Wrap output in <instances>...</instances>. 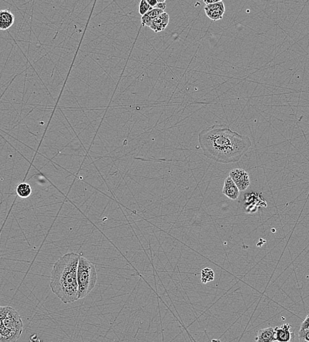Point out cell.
Listing matches in <instances>:
<instances>
[{
    "label": "cell",
    "instance_id": "obj_1",
    "mask_svg": "<svg viewBox=\"0 0 309 342\" xmlns=\"http://www.w3.org/2000/svg\"><path fill=\"white\" fill-rule=\"evenodd\" d=\"M198 140L206 157L223 164L240 161L252 145L250 138L232 131L226 125H214L203 130Z\"/></svg>",
    "mask_w": 309,
    "mask_h": 342
},
{
    "label": "cell",
    "instance_id": "obj_2",
    "mask_svg": "<svg viewBox=\"0 0 309 342\" xmlns=\"http://www.w3.org/2000/svg\"><path fill=\"white\" fill-rule=\"evenodd\" d=\"M80 257L75 253L65 254L55 262L52 269L50 287L63 303L78 300L77 269Z\"/></svg>",
    "mask_w": 309,
    "mask_h": 342
},
{
    "label": "cell",
    "instance_id": "obj_3",
    "mask_svg": "<svg viewBox=\"0 0 309 342\" xmlns=\"http://www.w3.org/2000/svg\"><path fill=\"white\" fill-rule=\"evenodd\" d=\"M98 273L95 265L84 257H80L77 269L78 299H83L96 287Z\"/></svg>",
    "mask_w": 309,
    "mask_h": 342
},
{
    "label": "cell",
    "instance_id": "obj_4",
    "mask_svg": "<svg viewBox=\"0 0 309 342\" xmlns=\"http://www.w3.org/2000/svg\"><path fill=\"white\" fill-rule=\"evenodd\" d=\"M3 326L5 329L23 333V324L21 316L12 307L3 320Z\"/></svg>",
    "mask_w": 309,
    "mask_h": 342
},
{
    "label": "cell",
    "instance_id": "obj_5",
    "mask_svg": "<svg viewBox=\"0 0 309 342\" xmlns=\"http://www.w3.org/2000/svg\"><path fill=\"white\" fill-rule=\"evenodd\" d=\"M229 177L231 178L239 191L243 192L248 189L250 185V176L248 172L242 169H236L230 172Z\"/></svg>",
    "mask_w": 309,
    "mask_h": 342
},
{
    "label": "cell",
    "instance_id": "obj_6",
    "mask_svg": "<svg viewBox=\"0 0 309 342\" xmlns=\"http://www.w3.org/2000/svg\"><path fill=\"white\" fill-rule=\"evenodd\" d=\"M206 15L213 21H219L223 18L225 13V6L224 2L219 1L215 3L206 5L204 7Z\"/></svg>",
    "mask_w": 309,
    "mask_h": 342
},
{
    "label": "cell",
    "instance_id": "obj_7",
    "mask_svg": "<svg viewBox=\"0 0 309 342\" xmlns=\"http://www.w3.org/2000/svg\"><path fill=\"white\" fill-rule=\"evenodd\" d=\"M290 324H284L280 327L275 328V339L279 342H292L294 334L290 332Z\"/></svg>",
    "mask_w": 309,
    "mask_h": 342
},
{
    "label": "cell",
    "instance_id": "obj_8",
    "mask_svg": "<svg viewBox=\"0 0 309 342\" xmlns=\"http://www.w3.org/2000/svg\"><path fill=\"white\" fill-rule=\"evenodd\" d=\"M222 194L232 200H236L240 196V191L229 176L224 181Z\"/></svg>",
    "mask_w": 309,
    "mask_h": 342
},
{
    "label": "cell",
    "instance_id": "obj_9",
    "mask_svg": "<svg viewBox=\"0 0 309 342\" xmlns=\"http://www.w3.org/2000/svg\"><path fill=\"white\" fill-rule=\"evenodd\" d=\"M169 20L170 17L168 14L164 12L161 15L154 20L150 28L156 33L163 31L169 23Z\"/></svg>",
    "mask_w": 309,
    "mask_h": 342
},
{
    "label": "cell",
    "instance_id": "obj_10",
    "mask_svg": "<svg viewBox=\"0 0 309 342\" xmlns=\"http://www.w3.org/2000/svg\"><path fill=\"white\" fill-rule=\"evenodd\" d=\"M15 22V16L9 10L0 11V31H7L13 26Z\"/></svg>",
    "mask_w": 309,
    "mask_h": 342
},
{
    "label": "cell",
    "instance_id": "obj_11",
    "mask_svg": "<svg viewBox=\"0 0 309 342\" xmlns=\"http://www.w3.org/2000/svg\"><path fill=\"white\" fill-rule=\"evenodd\" d=\"M256 342H272L275 339L274 329L272 327L266 328L258 331L256 339Z\"/></svg>",
    "mask_w": 309,
    "mask_h": 342
},
{
    "label": "cell",
    "instance_id": "obj_12",
    "mask_svg": "<svg viewBox=\"0 0 309 342\" xmlns=\"http://www.w3.org/2000/svg\"><path fill=\"white\" fill-rule=\"evenodd\" d=\"M164 11L161 9H157V8H152L151 10H150L147 13L145 14L144 16L142 17V25L144 27H150V25L154 21V20L155 19L156 17L158 16L161 15L162 13H164Z\"/></svg>",
    "mask_w": 309,
    "mask_h": 342
},
{
    "label": "cell",
    "instance_id": "obj_13",
    "mask_svg": "<svg viewBox=\"0 0 309 342\" xmlns=\"http://www.w3.org/2000/svg\"><path fill=\"white\" fill-rule=\"evenodd\" d=\"M16 193L19 197L25 199L31 196L32 192V188L29 183H21L16 187Z\"/></svg>",
    "mask_w": 309,
    "mask_h": 342
},
{
    "label": "cell",
    "instance_id": "obj_14",
    "mask_svg": "<svg viewBox=\"0 0 309 342\" xmlns=\"http://www.w3.org/2000/svg\"><path fill=\"white\" fill-rule=\"evenodd\" d=\"M214 278V271L209 268H205L202 271V278L201 281L204 284L209 283V282L213 281Z\"/></svg>",
    "mask_w": 309,
    "mask_h": 342
},
{
    "label": "cell",
    "instance_id": "obj_15",
    "mask_svg": "<svg viewBox=\"0 0 309 342\" xmlns=\"http://www.w3.org/2000/svg\"><path fill=\"white\" fill-rule=\"evenodd\" d=\"M152 7L148 3L146 0H141L140 1L139 5H138V11L142 16H144L150 10H151Z\"/></svg>",
    "mask_w": 309,
    "mask_h": 342
},
{
    "label": "cell",
    "instance_id": "obj_16",
    "mask_svg": "<svg viewBox=\"0 0 309 342\" xmlns=\"http://www.w3.org/2000/svg\"><path fill=\"white\" fill-rule=\"evenodd\" d=\"M10 306H0V328L3 326V320L9 312Z\"/></svg>",
    "mask_w": 309,
    "mask_h": 342
},
{
    "label": "cell",
    "instance_id": "obj_17",
    "mask_svg": "<svg viewBox=\"0 0 309 342\" xmlns=\"http://www.w3.org/2000/svg\"><path fill=\"white\" fill-rule=\"evenodd\" d=\"M299 339L300 342H309V329L300 330L299 332Z\"/></svg>",
    "mask_w": 309,
    "mask_h": 342
},
{
    "label": "cell",
    "instance_id": "obj_18",
    "mask_svg": "<svg viewBox=\"0 0 309 342\" xmlns=\"http://www.w3.org/2000/svg\"><path fill=\"white\" fill-rule=\"evenodd\" d=\"M309 329V314L307 316L306 319L303 322L302 325H301L300 330H306Z\"/></svg>",
    "mask_w": 309,
    "mask_h": 342
},
{
    "label": "cell",
    "instance_id": "obj_19",
    "mask_svg": "<svg viewBox=\"0 0 309 342\" xmlns=\"http://www.w3.org/2000/svg\"><path fill=\"white\" fill-rule=\"evenodd\" d=\"M166 3H157L154 8H157V9H161L162 11H164V10L166 9Z\"/></svg>",
    "mask_w": 309,
    "mask_h": 342
},
{
    "label": "cell",
    "instance_id": "obj_20",
    "mask_svg": "<svg viewBox=\"0 0 309 342\" xmlns=\"http://www.w3.org/2000/svg\"><path fill=\"white\" fill-rule=\"evenodd\" d=\"M148 3L151 6L152 8L155 7L156 4H157V0H148Z\"/></svg>",
    "mask_w": 309,
    "mask_h": 342
},
{
    "label": "cell",
    "instance_id": "obj_21",
    "mask_svg": "<svg viewBox=\"0 0 309 342\" xmlns=\"http://www.w3.org/2000/svg\"><path fill=\"white\" fill-rule=\"evenodd\" d=\"M219 1V0H205L204 3L206 5H210V4H213L216 3V2Z\"/></svg>",
    "mask_w": 309,
    "mask_h": 342
},
{
    "label": "cell",
    "instance_id": "obj_22",
    "mask_svg": "<svg viewBox=\"0 0 309 342\" xmlns=\"http://www.w3.org/2000/svg\"><path fill=\"white\" fill-rule=\"evenodd\" d=\"M157 3H165V0H157Z\"/></svg>",
    "mask_w": 309,
    "mask_h": 342
},
{
    "label": "cell",
    "instance_id": "obj_23",
    "mask_svg": "<svg viewBox=\"0 0 309 342\" xmlns=\"http://www.w3.org/2000/svg\"><path fill=\"white\" fill-rule=\"evenodd\" d=\"M212 342H220V341H212Z\"/></svg>",
    "mask_w": 309,
    "mask_h": 342
},
{
    "label": "cell",
    "instance_id": "obj_24",
    "mask_svg": "<svg viewBox=\"0 0 309 342\" xmlns=\"http://www.w3.org/2000/svg\"><path fill=\"white\" fill-rule=\"evenodd\" d=\"M278 342V341H274V342Z\"/></svg>",
    "mask_w": 309,
    "mask_h": 342
}]
</instances>
